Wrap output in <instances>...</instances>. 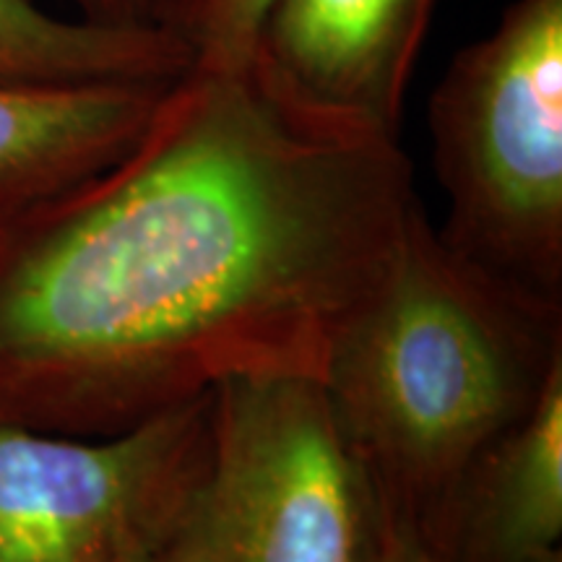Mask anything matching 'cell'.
<instances>
[{
	"label": "cell",
	"mask_w": 562,
	"mask_h": 562,
	"mask_svg": "<svg viewBox=\"0 0 562 562\" xmlns=\"http://www.w3.org/2000/svg\"><path fill=\"white\" fill-rule=\"evenodd\" d=\"M364 562H448L409 526L372 510V533Z\"/></svg>",
	"instance_id": "obj_12"
},
{
	"label": "cell",
	"mask_w": 562,
	"mask_h": 562,
	"mask_svg": "<svg viewBox=\"0 0 562 562\" xmlns=\"http://www.w3.org/2000/svg\"><path fill=\"white\" fill-rule=\"evenodd\" d=\"M81 19L104 26H154L159 30V11L165 0H74Z\"/></svg>",
	"instance_id": "obj_13"
},
{
	"label": "cell",
	"mask_w": 562,
	"mask_h": 562,
	"mask_svg": "<svg viewBox=\"0 0 562 562\" xmlns=\"http://www.w3.org/2000/svg\"><path fill=\"white\" fill-rule=\"evenodd\" d=\"M419 209L398 136L256 53L195 60L117 165L0 220V422L110 438L232 381H323Z\"/></svg>",
	"instance_id": "obj_1"
},
{
	"label": "cell",
	"mask_w": 562,
	"mask_h": 562,
	"mask_svg": "<svg viewBox=\"0 0 562 562\" xmlns=\"http://www.w3.org/2000/svg\"><path fill=\"white\" fill-rule=\"evenodd\" d=\"M562 368L560 302L456 252L417 211L323 389L372 510L440 552L474 463Z\"/></svg>",
	"instance_id": "obj_2"
},
{
	"label": "cell",
	"mask_w": 562,
	"mask_h": 562,
	"mask_svg": "<svg viewBox=\"0 0 562 562\" xmlns=\"http://www.w3.org/2000/svg\"><path fill=\"white\" fill-rule=\"evenodd\" d=\"M175 81L0 83V220L117 165Z\"/></svg>",
	"instance_id": "obj_7"
},
{
	"label": "cell",
	"mask_w": 562,
	"mask_h": 562,
	"mask_svg": "<svg viewBox=\"0 0 562 562\" xmlns=\"http://www.w3.org/2000/svg\"><path fill=\"white\" fill-rule=\"evenodd\" d=\"M193 55L154 26L66 21L34 0H0V83L175 81Z\"/></svg>",
	"instance_id": "obj_9"
},
{
	"label": "cell",
	"mask_w": 562,
	"mask_h": 562,
	"mask_svg": "<svg viewBox=\"0 0 562 562\" xmlns=\"http://www.w3.org/2000/svg\"><path fill=\"white\" fill-rule=\"evenodd\" d=\"M440 237L518 290L562 297V0H513L430 100Z\"/></svg>",
	"instance_id": "obj_3"
},
{
	"label": "cell",
	"mask_w": 562,
	"mask_h": 562,
	"mask_svg": "<svg viewBox=\"0 0 562 562\" xmlns=\"http://www.w3.org/2000/svg\"><path fill=\"white\" fill-rule=\"evenodd\" d=\"M211 393L110 438L0 422V562H128L191 510Z\"/></svg>",
	"instance_id": "obj_5"
},
{
	"label": "cell",
	"mask_w": 562,
	"mask_h": 562,
	"mask_svg": "<svg viewBox=\"0 0 562 562\" xmlns=\"http://www.w3.org/2000/svg\"><path fill=\"white\" fill-rule=\"evenodd\" d=\"M562 368L474 463L440 554L448 562H562Z\"/></svg>",
	"instance_id": "obj_8"
},
{
	"label": "cell",
	"mask_w": 562,
	"mask_h": 562,
	"mask_svg": "<svg viewBox=\"0 0 562 562\" xmlns=\"http://www.w3.org/2000/svg\"><path fill=\"white\" fill-rule=\"evenodd\" d=\"M201 508L220 562H364L370 490L323 381L248 378L211 393Z\"/></svg>",
	"instance_id": "obj_4"
},
{
	"label": "cell",
	"mask_w": 562,
	"mask_h": 562,
	"mask_svg": "<svg viewBox=\"0 0 562 562\" xmlns=\"http://www.w3.org/2000/svg\"><path fill=\"white\" fill-rule=\"evenodd\" d=\"M435 0H273L256 55L323 112L398 136Z\"/></svg>",
	"instance_id": "obj_6"
},
{
	"label": "cell",
	"mask_w": 562,
	"mask_h": 562,
	"mask_svg": "<svg viewBox=\"0 0 562 562\" xmlns=\"http://www.w3.org/2000/svg\"><path fill=\"white\" fill-rule=\"evenodd\" d=\"M201 492L191 505V510L170 531L161 533L157 542L138 550L128 562H220L214 554V547H211L206 518H203Z\"/></svg>",
	"instance_id": "obj_11"
},
{
	"label": "cell",
	"mask_w": 562,
	"mask_h": 562,
	"mask_svg": "<svg viewBox=\"0 0 562 562\" xmlns=\"http://www.w3.org/2000/svg\"><path fill=\"white\" fill-rule=\"evenodd\" d=\"M273 0H165L159 30L170 32L195 60H240L256 53Z\"/></svg>",
	"instance_id": "obj_10"
}]
</instances>
